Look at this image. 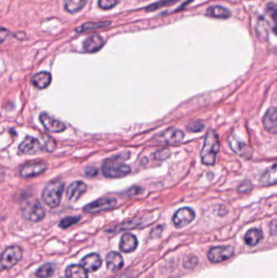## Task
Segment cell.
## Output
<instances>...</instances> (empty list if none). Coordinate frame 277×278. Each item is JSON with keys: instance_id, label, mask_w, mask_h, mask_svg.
<instances>
[{"instance_id": "6da1fadb", "label": "cell", "mask_w": 277, "mask_h": 278, "mask_svg": "<svg viewBox=\"0 0 277 278\" xmlns=\"http://www.w3.org/2000/svg\"><path fill=\"white\" fill-rule=\"evenodd\" d=\"M220 151V140L215 130H209L205 138L204 145L201 153L203 164L213 165L216 163V156Z\"/></svg>"}, {"instance_id": "7a4b0ae2", "label": "cell", "mask_w": 277, "mask_h": 278, "mask_svg": "<svg viewBox=\"0 0 277 278\" xmlns=\"http://www.w3.org/2000/svg\"><path fill=\"white\" fill-rule=\"evenodd\" d=\"M64 184L59 180L52 181L46 185L43 191V200L50 208H55L61 202Z\"/></svg>"}, {"instance_id": "3957f363", "label": "cell", "mask_w": 277, "mask_h": 278, "mask_svg": "<svg viewBox=\"0 0 277 278\" xmlns=\"http://www.w3.org/2000/svg\"><path fill=\"white\" fill-rule=\"evenodd\" d=\"M21 212L25 219L33 222L42 221L45 217V210L36 198L26 199L21 206Z\"/></svg>"}, {"instance_id": "277c9868", "label": "cell", "mask_w": 277, "mask_h": 278, "mask_svg": "<svg viewBox=\"0 0 277 278\" xmlns=\"http://www.w3.org/2000/svg\"><path fill=\"white\" fill-rule=\"evenodd\" d=\"M102 172L106 178H120L130 174L131 169L119 161V159L110 158L102 163Z\"/></svg>"}, {"instance_id": "5b68a950", "label": "cell", "mask_w": 277, "mask_h": 278, "mask_svg": "<svg viewBox=\"0 0 277 278\" xmlns=\"http://www.w3.org/2000/svg\"><path fill=\"white\" fill-rule=\"evenodd\" d=\"M22 258V250L19 246L7 247L0 256V271L10 269Z\"/></svg>"}, {"instance_id": "8992f818", "label": "cell", "mask_w": 277, "mask_h": 278, "mask_svg": "<svg viewBox=\"0 0 277 278\" xmlns=\"http://www.w3.org/2000/svg\"><path fill=\"white\" fill-rule=\"evenodd\" d=\"M47 164L44 161H30L25 163L20 169V176L23 178H30L40 175L46 169Z\"/></svg>"}, {"instance_id": "52a82bcc", "label": "cell", "mask_w": 277, "mask_h": 278, "mask_svg": "<svg viewBox=\"0 0 277 278\" xmlns=\"http://www.w3.org/2000/svg\"><path fill=\"white\" fill-rule=\"evenodd\" d=\"M116 203H117L116 198L104 197L89 203L88 205L85 207L84 211L87 213H97L113 208L116 206Z\"/></svg>"}, {"instance_id": "ba28073f", "label": "cell", "mask_w": 277, "mask_h": 278, "mask_svg": "<svg viewBox=\"0 0 277 278\" xmlns=\"http://www.w3.org/2000/svg\"><path fill=\"white\" fill-rule=\"evenodd\" d=\"M184 137V133L182 130L176 128H170L160 134L157 138V141L159 143L175 145L182 142Z\"/></svg>"}, {"instance_id": "9c48e42d", "label": "cell", "mask_w": 277, "mask_h": 278, "mask_svg": "<svg viewBox=\"0 0 277 278\" xmlns=\"http://www.w3.org/2000/svg\"><path fill=\"white\" fill-rule=\"evenodd\" d=\"M233 254L234 249L232 246H216L210 250L207 256L211 262L221 263L232 257Z\"/></svg>"}, {"instance_id": "30bf717a", "label": "cell", "mask_w": 277, "mask_h": 278, "mask_svg": "<svg viewBox=\"0 0 277 278\" xmlns=\"http://www.w3.org/2000/svg\"><path fill=\"white\" fill-rule=\"evenodd\" d=\"M195 218V212L190 208H182L176 212L173 217V224L177 228L188 226Z\"/></svg>"}, {"instance_id": "8fae6325", "label": "cell", "mask_w": 277, "mask_h": 278, "mask_svg": "<svg viewBox=\"0 0 277 278\" xmlns=\"http://www.w3.org/2000/svg\"><path fill=\"white\" fill-rule=\"evenodd\" d=\"M44 150V146L37 139L26 136L19 146V152L23 155H34Z\"/></svg>"}, {"instance_id": "7c38bea8", "label": "cell", "mask_w": 277, "mask_h": 278, "mask_svg": "<svg viewBox=\"0 0 277 278\" xmlns=\"http://www.w3.org/2000/svg\"><path fill=\"white\" fill-rule=\"evenodd\" d=\"M39 119L46 130H48L49 132L60 133L66 130V126L63 122L58 121L56 119L52 118L46 112L41 113Z\"/></svg>"}, {"instance_id": "4fadbf2b", "label": "cell", "mask_w": 277, "mask_h": 278, "mask_svg": "<svg viewBox=\"0 0 277 278\" xmlns=\"http://www.w3.org/2000/svg\"><path fill=\"white\" fill-rule=\"evenodd\" d=\"M87 186L86 183L82 181H75L68 185L66 190V196L68 200L72 202L79 199L80 197L87 191Z\"/></svg>"}, {"instance_id": "5bb4252c", "label": "cell", "mask_w": 277, "mask_h": 278, "mask_svg": "<svg viewBox=\"0 0 277 278\" xmlns=\"http://www.w3.org/2000/svg\"><path fill=\"white\" fill-rule=\"evenodd\" d=\"M81 265L86 271L93 273L97 271L102 265V258L98 254H90L82 259Z\"/></svg>"}, {"instance_id": "9a60e30c", "label": "cell", "mask_w": 277, "mask_h": 278, "mask_svg": "<svg viewBox=\"0 0 277 278\" xmlns=\"http://www.w3.org/2000/svg\"><path fill=\"white\" fill-rule=\"evenodd\" d=\"M138 245V241L136 236L127 232L123 235L120 242V250L125 253H130L136 250Z\"/></svg>"}, {"instance_id": "2e32d148", "label": "cell", "mask_w": 277, "mask_h": 278, "mask_svg": "<svg viewBox=\"0 0 277 278\" xmlns=\"http://www.w3.org/2000/svg\"><path fill=\"white\" fill-rule=\"evenodd\" d=\"M107 269L111 272H117L124 265V260L121 254L118 252H110L106 258Z\"/></svg>"}, {"instance_id": "e0dca14e", "label": "cell", "mask_w": 277, "mask_h": 278, "mask_svg": "<svg viewBox=\"0 0 277 278\" xmlns=\"http://www.w3.org/2000/svg\"><path fill=\"white\" fill-rule=\"evenodd\" d=\"M264 126L268 131L276 134L277 133V109L275 107H271L268 110L264 116Z\"/></svg>"}, {"instance_id": "ac0fdd59", "label": "cell", "mask_w": 277, "mask_h": 278, "mask_svg": "<svg viewBox=\"0 0 277 278\" xmlns=\"http://www.w3.org/2000/svg\"><path fill=\"white\" fill-rule=\"evenodd\" d=\"M104 41L99 35H92L84 42V49L87 52H96L103 46Z\"/></svg>"}, {"instance_id": "d6986e66", "label": "cell", "mask_w": 277, "mask_h": 278, "mask_svg": "<svg viewBox=\"0 0 277 278\" xmlns=\"http://www.w3.org/2000/svg\"><path fill=\"white\" fill-rule=\"evenodd\" d=\"M50 82H51V75L48 72L37 73L32 78L33 84L39 89H45L50 86Z\"/></svg>"}, {"instance_id": "ffe728a7", "label": "cell", "mask_w": 277, "mask_h": 278, "mask_svg": "<svg viewBox=\"0 0 277 278\" xmlns=\"http://www.w3.org/2000/svg\"><path fill=\"white\" fill-rule=\"evenodd\" d=\"M263 237L264 236H263L262 231L259 229L254 228L246 232L244 239L248 246H255L260 242V241L263 239Z\"/></svg>"}, {"instance_id": "44dd1931", "label": "cell", "mask_w": 277, "mask_h": 278, "mask_svg": "<svg viewBox=\"0 0 277 278\" xmlns=\"http://www.w3.org/2000/svg\"><path fill=\"white\" fill-rule=\"evenodd\" d=\"M65 274L67 278H89L87 272L82 265H69L67 268Z\"/></svg>"}, {"instance_id": "7402d4cb", "label": "cell", "mask_w": 277, "mask_h": 278, "mask_svg": "<svg viewBox=\"0 0 277 278\" xmlns=\"http://www.w3.org/2000/svg\"><path fill=\"white\" fill-rule=\"evenodd\" d=\"M208 16L214 18L227 19L231 16L230 11L221 6H212L210 7L207 11Z\"/></svg>"}, {"instance_id": "603a6c76", "label": "cell", "mask_w": 277, "mask_h": 278, "mask_svg": "<svg viewBox=\"0 0 277 278\" xmlns=\"http://www.w3.org/2000/svg\"><path fill=\"white\" fill-rule=\"evenodd\" d=\"M261 183L264 185H273L277 183V164L267 169L261 177Z\"/></svg>"}, {"instance_id": "cb8c5ba5", "label": "cell", "mask_w": 277, "mask_h": 278, "mask_svg": "<svg viewBox=\"0 0 277 278\" xmlns=\"http://www.w3.org/2000/svg\"><path fill=\"white\" fill-rule=\"evenodd\" d=\"M87 0H65V9L70 13H76L83 8Z\"/></svg>"}, {"instance_id": "d4e9b609", "label": "cell", "mask_w": 277, "mask_h": 278, "mask_svg": "<svg viewBox=\"0 0 277 278\" xmlns=\"http://www.w3.org/2000/svg\"><path fill=\"white\" fill-rule=\"evenodd\" d=\"M55 265L50 263H47L37 270L36 276L39 278H50L55 273Z\"/></svg>"}, {"instance_id": "484cf974", "label": "cell", "mask_w": 277, "mask_h": 278, "mask_svg": "<svg viewBox=\"0 0 277 278\" xmlns=\"http://www.w3.org/2000/svg\"><path fill=\"white\" fill-rule=\"evenodd\" d=\"M231 147L236 154H239L241 156L250 157V155L252 154V150H250L249 146H246L245 144L241 143L240 141L232 142V144H231Z\"/></svg>"}, {"instance_id": "4316f807", "label": "cell", "mask_w": 277, "mask_h": 278, "mask_svg": "<svg viewBox=\"0 0 277 278\" xmlns=\"http://www.w3.org/2000/svg\"><path fill=\"white\" fill-rule=\"evenodd\" d=\"M110 22H98V23H87L82 25V27L78 28V31L79 33L86 32L89 30H95L99 28L104 27L109 25Z\"/></svg>"}, {"instance_id": "83f0119b", "label": "cell", "mask_w": 277, "mask_h": 278, "mask_svg": "<svg viewBox=\"0 0 277 278\" xmlns=\"http://www.w3.org/2000/svg\"><path fill=\"white\" fill-rule=\"evenodd\" d=\"M44 141L45 142L44 146V150L48 152H52L55 151L56 147V143H55V139L50 137L49 135H44Z\"/></svg>"}, {"instance_id": "f1b7e54d", "label": "cell", "mask_w": 277, "mask_h": 278, "mask_svg": "<svg viewBox=\"0 0 277 278\" xmlns=\"http://www.w3.org/2000/svg\"><path fill=\"white\" fill-rule=\"evenodd\" d=\"M81 220V217H68L66 218H64L60 222H59V226L63 229L68 228L70 226H73V225H75L76 223H78V221Z\"/></svg>"}, {"instance_id": "f546056e", "label": "cell", "mask_w": 277, "mask_h": 278, "mask_svg": "<svg viewBox=\"0 0 277 278\" xmlns=\"http://www.w3.org/2000/svg\"><path fill=\"white\" fill-rule=\"evenodd\" d=\"M198 258L196 257L195 255H188L185 258L184 266L186 269H193L198 265Z\"/></svg>"}, {"instance_id": "4dcf8cb0", "label": "cell", "mask_w": 277, "mask_h": 278, "mask_svg": "<svg viewBox=\"0 0 277 278\" xmlns=\"http://www.w3.org/2000/svg\"><path fill=\"white\" fill-rule=\"evenodd\" d=\"M117 2L118 0H98V6L102 9H111Z\"/></svg>"}, {"instance_id": "1f68e13d", "label": "cell", "mask_w": 277, "mask_h": 278, "mask_svg": "<svg viewBox=\"0 0 277 278\" xmlns=\"http://www.w3.org/2000/svg\"><path fill=\"white\" fill-rule=\"evenodd\" d=\"M188 131L193 133L201 132L204 130V125L201 121H195L193 123L189 124L188 126Z\"/></svg>"}, {"instance_id": "d6a6232c", "label": "cell", "mask_w": 277, "mask_h": 278, "mask_svg": "<svg viewBox=\"0 0 277 278\" xmlns=\"http://www.w3.org/2000/svg\"><path fill=\"white\" fill-rule=\"evenodd\" d=\"M98 174V171L95 168L93 167H88L86 170H85V175L87 177H89V178H93L95 177L96 175Z\"/></svg>"}, {"instance_id": "836d02e7", "label": "cell", "mask_w": 277, "mask_h": 278, "mask_svg": "<svg viewBox=\"0 0 277 278\" xmlns=\"http://www.w3.org/2000/svg\"><path fill=\"white\" fill-rule=\"evenodd\" d=\"M8 36V30L3 28H0V44H2Z\"/></svg>"}, {"instance_id": "e575fe53", "label": "cell", "mask_w": 277, "mask_h": 278, "mask_svg": "<svg viewBox=\"0 0 277 278\" xmlns=\"http://www.w3.org/2000/svg\"><path fill=\"white\" fill-rule=\"evenodd\" d=\"M139 1H145V0H139Z\"/></svg>"}]
</instances>
